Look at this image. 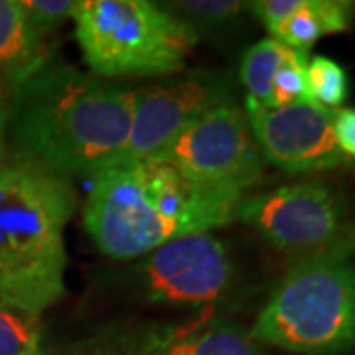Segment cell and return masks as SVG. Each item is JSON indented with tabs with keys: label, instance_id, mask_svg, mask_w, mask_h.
Here are the masks:
<instances>
[{
	"label": "cell",
	"instance_id": "1",
	"mask_svg": "<svg viewBox=\"0 0 355 355\" xmlns=\"http://www.w3.org/2000/svg\"><path fill=\"white\" fill-rule=\"evenodd\" d=\"M135 89L48 62L10 93L6 153L53 176L93 178L125 162Z\"/></svg>",
	"mask_w": 355,
	"mask_h": 355
},
{
	"label": "cell",
	"instance_id": "2",
	"mask_svg": "<svg viewBox=\"0 0 355 355\" xmlns=\"http://www.w3.org/2000/svg\"><path fill=\"white\" fill-rule=\"evenodd\" d=\"M243 198L202 186L156 158L121 162L91 178L83 221L103 254L127 261L178 237L227 225Z\"/></svg>",
	"mask_w": 355,
	"mask_h": 355
},
{
	"label": "cell",
	"instance_id": "3",
	"mask_svg": "<svg viewBox=\"0 0 355 355\" xmlns=\"http://www.w3.org/2000/svg\"><path fill=\"white\" fill-rule=\"evenodd\" d=\"M71 180L0 156V306L38 320L65 294Z\"/></svg>",
	"mask_w": 355,
	"mask_h": 355
},
{
	"label": "cell",
	"instance_id": "4",
	"mask_svg": "<svg viewBox=\"0 0 355 355\" xmlns=\"http://www.w3.org/2000/svg\"><path fill=\"white\" fill-rule=\"evenodd\" d=\"M251 336L292 354L354 349L355 261L331 249L292 266L259 312Z\"/></svg>",
	"mask_w": 355,
	"mask_h": 355
},
{
	"label": "cell",
	"instance_id": "5",
	"mask_svg": "<svg viewBox=\"0 0 355 355\" xmlns=\"http://www.w3.org/2000/svg\"><path fill=\"white\" fill-rule=\"evenodd\" d=\"M71 20L85 64L101 79L180 71L200 40L164 6L146 0H77Z\"/></svg>",
	"mask_w": 355,
	"mask_h": 355
},
{
	"label": "cell",
	"instance_id": "6",
	"mask_svg": "<svg viewBox=\"0 0 355 355\" xmlns=\"http://www.w3.org/2000/svg\"><path fill=\"white\" fill-rule=\"evenodd\" d=\"M156 160L174 166L202 186L243 196L265 172L247 114L235 99L211 109L180 132Z\"/></svg>",
	"mask_w": 355,
	"mask_h": 355
},
{
	"label": "cell",
	"instance_id": "7",
	"mask_svg": "<svg viewBox=\"0 0 355 355\" xmlns=\"http://www.w3.org/2000/svg\"><path fill=\"white\" fill-rule=\"evenodd\" d=\"M135 277L150 304L207 310L229 291L233 265L214 233H191L144 254Z\"/></svg>",
	"mask_w": 355,
	"mask_h": 355
},
{
	"label": "cell",
	"instance_id": "8",
	"mask_svg": "<svg viewBox=\"0 0 355 355\" xmlns=\"http://www.w3.org/2000/svg\"><path fill=\"white\" fill-rule=\"evenodd\" d=\"M235 219L279 251H312L338 237L343 205L328 186L302 182L243 198Z\"/></svg>",
	"mask_w": 355,
	"mask_h": 355
},
{
	"label": "cell",
	"instance_id": "9",
	"mask_svg": "<svg viewBox=\"0 0 355 355\" xmlns=\"http://www.w3.org/2000/svg\"><path fill=\"white\" fill-rule=\"evenodd\" d=\"M231 99L227 77L211 71H193L168 83L135 89L132 130L125 162L160 156L180 132Z\"/></svg>",
	"mask_w": 355,
	"mask_h": 355
},
{
	"label": "cell",
	"instance_id": "10",
	"mask_svg": "<svg viewBox=\"0 0 355 355\" xmlns=\"http://www.w3.org/2000/svg\"><path fill=\"white\" fill-rule=\"evenodd\" d=\"M243 111L263 160L288 174H312L343 162L334 137V111L316 103L263 107L245 99Z\"/></svg>",
	"mask_w": 355,
	"mask_h": 355
},
{
	"label": "cell",
	"instance_id": "11",
	"mask_svg": "<svg viewBox=\"0 0 355 355\" xmlns=\"http://www.w3.org/2000/svg\"><path fill=\"white\" fill-rule=\"evenodd\" d=\"M116 355H265L261 343L237 324L202 310L184 324L153 326L123 340Z\"/></svg>",
	"mask_w": 355,
	"mask_h": 355
},
{
	"label": "cell",
	"instance_id": "12",
	"mask_svg": "<svg viewBox=\"0 0 355 355\" xmlns=\"http://www.w3.org/2000/svg\"><path fill=\"white\" fill-rule=\"evenodd\" d=\"M51 62L46 38L18 0H0V87L12 93Z\"/></svg>",
	"mask_w": 355,
	"mask_h": 355
},
{
	"label": "cell",
	"instance_id": "13",
	"mask_svg": "<svg viewBox=\"0 0 355 355\" xmlns=\"http://www.w3.org/2000/svg\"><path fill=\"white\" fill-rule=\"evenodd\" d=\"M355 4L347 0H302V6L270 38L292 50L308 51L312 44L352 28Z\"/></svg>",
	"mask_w": 355,
	"mask_h": 355
},
{
	"label": "cell",
	"instance_id": "14",
	"mask_svg": "<svg viewBox=\"0 0 355 355\" xmlns=\"http://www.w3.org/2000/svg\"><path fill=\"white\" fill-rule=\"evenodd\" d=\"M294 51L296 50L280 44L275 38L261 40L245 51L241 64V81L247 91V99L263 107H270L275 77L282 69V65L294 55Z\"/></svg>",
	"mask_w": 355,
	"mask_h": 355
},
{
	"label": "cell",
	"instance_id": "15",
	"mask_svg": "<svg viewBox=\"0 0 355 355\" xmlns=\"http://www.w3.org/2000/svg\"><path fill=\"white\" fill-rule=\"evenodd\" d=\"M168 12L182 20L198 38L225 36L241 22L243 14L251 10V2L239 0H180L164 4Z\"/></svg>",
	"mask_w": 355,
	"mask_h": 355
},
{
	"label": "cell",
	"instance_id": "16",
	"mask_svg": "<svg viewBox=\"0 0 355 355\" xmlns=\"http://www.w3.org/2000/svg\"><path fill=\"white\" fill-rule=\"evenodd\" d=\"M308 91L310 99L324 109H338L347 99V76L340 64L330 58L316 55L308 62Z\"/></svg>",
	"mask_w": 355,
	"mask_h": 355
},
{
	"label": "cell",
	"instance_id": "17",
	"mask_svg": "<svg viewBox=\"0 0 355 355\" xmlns=\"http://www.w3.org/2000/svg\"><path fill=\"white\" fill-rule=\"evenodd\" d=\"M36 322L0 306V355H42Z\"/></svg>",
	"mask_w": 355,
	"mask_h": 355
},
{
	"label": "cell",
	"instance_id": "18",
	"mask_svg": "<svg viewBox=\"0 0 355 355\" xmlns=\"http://www.w3.org/2000/svg\"><path fill=\"white\" fill-rule=\"evenodd\" d=\"M308 51L296 50L291 60L282 65L272 83L270 107H284L300 101L312 103L308 91Z\"/></svg>",
	"mask_w": 355,
	"mask_h": 355
},
{
	"label": "cell",
	"instance_id": "19",
	"mask_svg": "<svg viewBox=\"0 0 355 355\" xmlns=\"http://www.w3.org/2000/svg\"><path fill=\"white\" fill-rule=\"evenodd\" d=\"M30 24L36 28L44 38L58 30L67 18L73 16V0H24L20 2Z\"/></svg>",
	"mask_w": 355,
	"mask_h": 355
},
{
	"label": "cell",
	"instance_id": "20",
	"mask_svg": "<svg viewBox=\"0 0 355 355\" xmlns=\"http://www.w3.org/2000/svg\"><path fill=\"white\" fill-rule=\"evenodd\" d=\"M302 6V0H261L251 2V12L265 24L270 36Z\"/></svg>",
	"mask_w": 355,
	"mask_h": 355
},
{
	"label": "cell",
	"instance_id": "21",
	"mask_svg": "<svg viewBox=\"0 0 355 355\" xmlns=\"http://www.w3.org/2000/svg\"><path fill=\"white\" fill-rule=\"evenodd\" d=\"M334 137L343 156L355 158V109L334 111Z\"/></svg>",
	"mask_w": 355,
	"mask_h": 355
},
{
	"label": "cell",
	"instance_id": "22",
	"mask_svg": "<svg viewBox=\"0 0 355 355\" xmlns=\"http://www.w3.org/2000/svg\"><path fill=\"white\" fill-rule=\"evenodd\" d=\"M6 121H8V99L0 87V156L6 153Z\"/></svg>",
	"mask_w": 355,
	"mask_h": 355
},
{
	"label": "cell",
	"instance_id": "23",
	"mask_svg": "<svg viewBox=\"0 0 355 355\" xmlns=\"http://www.w3.org/2000/svg\"><path fill=\"white\" fill-rule=\"evenodd\" d=\"M334 251H338V253H342V254H349V253H354L355 251V231H354V235L347 239V241L343 243V245H340V247H336Z\"/></svg>",
	"mask_w": 355,
	"mask_h": 355
}]
</instances>
